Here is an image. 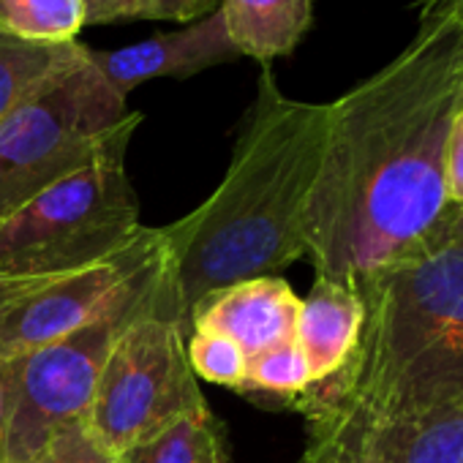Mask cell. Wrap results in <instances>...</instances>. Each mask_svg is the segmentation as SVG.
<instances>
[{
	"label": "cell",
	"mask_w": 463,
	"mask_h": 463,
	"mask_svg": "<svg viewBox=\"0 0 463 463\" xmlns=\"http://www.w3.org/2000/svg\"><path fill=\"white\" fill-rule=\"evenodd\" d=\"M463 99V20L420 17L411 44L327 104L306 213L317 276L360 289L447 213L444 145Z\"/></svg>",
	"instance_id": "6da1fadb"
},
{
	"label": "cell",
	"mask_w": 463,
	"mask_h": 463,
	"mask_svg": "<svg viewBox=\"0 0 463 463\" xmlns=\"http://www.w3.org/2000/svg\"><path fill=\"white\" fill-rule=\"evenodd\" d=\"M357 295L365 322L352 357L292 403L308 430L300 463H349L373 428L463 403V207H447Z\"/></svg>",
	"instance_id": "7a4b0ae2"
},
{
	"label": "cell",
	"mask_w": 463,
	"mask_h": 463,
	"mask_svg": "<svg viewBox=\"0 0 463 463\" xmlns=\"http://www.w3.org/2000/svg\"><path fill=\"white\" fill-rule=\"evenodd\" d=\"M327 137V104L289 99L270 66L243 115L218 188L161 226L183 317L235 281L279 276L306 257V213Z\"/></svg>",
	"instance_id": "3957f363"
},
{
	"label": "cell",
	"mask_w": 463,
	"mask_h": 463,
	"mask_svg": "<svg viewBox=\"0 0 463 463\" xmlns=\"http://www.w3.org/2000/svg\"><path fill=\"white\" fill-rule=\"evenodd\" d=\"M139 123L142 112H128L88 164L0 218V276L93 265L142 235L139 199L126 172Z\"/></svg>",
	"instance_id": "277c9868"
},
{
	"label": "cell",
	"mask_w": 463,
	"mask_h": 463,
	"mask_svg": "<svg viewBox=\"0 0 463 463\" xmlns=\"http://www.w3.org/2000/svg\"><path fill=\"white\" fill-rule=\"evenodd\" d=\"M128 112L80 42L0 120V218L88 164Z\"/></svg>",
	"instance_id": "5b68a950"
},
{
	"label": "cell",
	"mask_w": 463,
	"mask_h": 463,
	"mask_svg": "<svg viewBox=\"0 0 463 463\" xmlns=\"http://www.w3.org/2000/svg\"><path fill=\"white\" fill-rule=\"evenodd\" d=\"M172 260L145 276L93 322L9 360L4 463H23L69 428L85 425L101 371L123 330L164 292Z\"/></svg>",
	"instance_id": "8992f818"
},
{
	"label": "cell",
	"mask_w": 463,
	"mask_h": 463,
	"mask_svg": "<svg viewBox=\"0 0 463 463\" xmlns=\"http://www.w3.org/2000/svg\"><path fill=\"white\" fill-rule=\"evenodd\" d=\"M207 409L185 354L175 276L118 338L88 414V430L120 458L185 414Z\"/></svg>",
	"instance_id": "52a82bcc"
},
{
	"label": "cell",
	"mask_w": 463,
	"mask_h": 463,
	"mask_svg": "<svg viewBox=\"0 0 463 463\" xmlns=\"http://www.w3.org/2000/svg\"><path fill=\"white\" fill-rule=\"evenodd\" d=\"M169 260L164 232L145 226L123 251L71 270L0 276V357L28 354L112 308Z\"/></svg>",
	"instance_id": "ba28073f"
},
{
	"label": "cell",
	"mask_w": 463,
	"mask_h": 463,
	"mask_svg": "<svg viewBox=\"0 0 463 463\" xmlns=\"http://www.w3.org/2000/svg\"><path fill=\"white\" fill-rule=\"evenodd\" d=\"M243 58L232 44L221 12H213L183 31L156 33L147 42L120 50H90L99 74L126 99L134 88L150 80H188L221 63Z\"/></svg>",
	"instance_id": "9c48e42d"
},
{
	"label": "cell",
	"mask_w": 463,
	"mask_h": 463,
	"mask_svg": "<svg viewBox=\"0 0 463 463\" xmlns=\"http://www.w3.org/2000/svg\"><path fill=\"white\" fill-rule=\"evenodd\" d=\"M300 298L281 276L235 281L204 295L185 319V338L194 330H215L238 341L249 357L295 338Z\"/></svg>",
	"instance_id": "30bf717a"
},
{
	"label": "cell",
	"mask_w": 463,
	"mask_h": 463,
	"mask_svg": "<svg viewBox=\"0 0 463 463\" xmlns=\"http://www.w3.org/2000/svg\"><path fill=\"white\" fill-rule=\"evenodd\" d=\"M365 322V306L357 289L317 276L308 298L300 303L295 341L303 349L314 384L338 373L352 357Z\"/></svg>",
	"instance_id": "8fae6325"
},
{
	"label": "cell",
	"mask_w": 463,
	"mask_h": 463,
	"mask_svg": "<svg viewBox=\"0 0 463 463\" xmlns=\"http://www.w3.org/2000/svg\"><path fill=\"white\" fill-rule=\"evenodd\" d=\"M354 463H463V403L436 406L373 428Z\"/></svg>",
	"instance_id": "7c38bea8"
},
{
	"label": "cell",
	"mask_w": 463,
	"mask_h": 463,
	"mask_svg": "<svg viewBox=\"0 0 463 463\" xmlns=\"http://www.w3.org/2000/svg\"><path fill=\"white\" fill-rule=\"evenodd\" d=\"M218 12L238 52L262 66L292 55L314 23L311 0H221Z\"/></svg>",
	"instance_id": "4fadbf2b"
},
{
	"label": "cell",
	"mask_w": 463,
	"mask_h": 463,
	"mask_svg": "<svg viewBox=\"0 0 463 463\" xmlns=\"http://www.w3.org/2000/svg\"><path fill=\"white\" fill-rule=\"evenodd\" d=\"M123 463H229L223 425L207 409L180 417L120 455Z\"/></svg>",
	"instance_id": "5bb4252c"
},
{
	"label": "cell",
	"mask_w": 463,
	"mask_h": 463,
	"mask_svg": "<svg viewBox=\"0 0 463 463\" xmlns=\"http://www.w3.org/2000/svg\"><path fill=\"white\" fill-rule=\"evenodd\" d=\"M85 28L82 0H0V33L25 44H69Z\"/></svg>",
	"instance_id": "9a60e30c"
},
{
	"label": "cell",
	"mask_w": 463,
	"mask_h": 463,
	"mask_svg": "<svg viewBox=\"0 0 463 463\" xmlns=\"http://www.w3.org/2000/svg\"><path fill=\"white\" fill-rule=\"evenodd\" d=\"M80 42L69 44H25L0 33V120L17 107L44 77L74 55Z\"/></svg>",
	"instance_id": "2e32d148"
},
{
	"label": "cell",
	"mask_w": 463,
	"mask_h": 463,
	"mask_svg": "<svg viewBox=\"0 0 463 463\" xmlns=\"http://www.w3.org/2000/svg\"><path fill=\"white\" fill-rule=\"evenodd\" d=\"M314 384L308 360L298 341H284L279 346H270L251 357L249 363V382L241 395L257 398L265 395L281 401L284 406H292L308 387Z\"/></svg>",
	"instance_id": "e0dca14e"
},
{
	"label": "cell",
	"mask_w": 463,
	"mask_h": 463,
	"mask_svg": "<svg viewBox=\"0 0 463 463\" xmlns=\"http://www.w3.org/2000/svg\"><path fill=\"white\" fill-rule=\"evenodd\" d=\"M185 354L196 379L235 390L238 395L246 390L251 357L229 335L215 330H194L185 338Z\"/></svg>",
	"instance_id": "ac0fdd59"
},
{
	"label": "cell",
	"mask_w": 463,
	"mask_h": 463,
	"mask_svg": "<svg viewBox=\"0 0 463 463\" xmlns=\"http://www.w3.org/2000/svg\"><path fill=\"white\" fill-rule=\"evenodd\" d=\"M85 25H118L139 20L196 23L218 12L221 0H82Z\"/></svg>",
	"instance_id": "d6986e66"
},
{
	"label": "cell",
	"mask_w": 463,
	"mask_h": 463,
	"mask_svg": "<svg viewBox=\"0 0 463 463\" xmlns=\"http://www.w3.org/2000/svg\"><path fill=\"white\" fill-rule=\"evenodd\" d=\"M115 458L93 439L88 425H77L55 436L47 447L23 463H112Z\"/></svg>",
	"instance_id": "ffe728a7"
},
{
	"label": "cell",
	"mask_w": 463,
	"mask_h": 463,
	"mask_svg": "<svg viewBox=\"0 0 463 463\" xmlns=\"http://www.w3.org/2000/svg\"><path fill=\"white\" fill-rule=\"evenodd\" d=\"M444 194L449 207H463V99L452 115L444 145Z\"/></svg>",
	"instance_id": "44dd1931"
},
{
	"label": "cell",
	"mask_w": 463,
	"mask_h": 463,
	"mask_svg": "<svg viewBox=\"0 0 463 463\" xmlns=\"http://www.w3.org/2000/svg\"><path fill=\"white\" fill-rule=\"evenodd\" d=\"M6 422H9V360L0 357V463L6 449Z\"/></svg>",
	"instance_id": "7402d4cb"
},
{
	"label": "cell",
	"mask_w": 463,
	"mask_h": 463,
	"mask_svg": "<svg viewBox=\"0 0 463 463\" xmlns=\"http://www.w3.org/2000/svg\"><path fill=\"white\" fill-rule=\"evenodd\" d=\"M430 14H455L463 20V0H422L420 17H430Z\"/></svg>",
	"instance_id": "603a6c76"
},
{
	"label": "cell",
	"mask_w": 463,
	"mask_h": 463,
	"mask_svg": "<svg viewBox=\"0 0 463 463\" xmlns=\"http://www.w3.org/2000/svg\"><path fill=\"white\" fill-rule=\"evenodd\" d=\"M112 463H123V460H120V458H115V460H112Z\"/></svg>",
	"instance_id": "cb8c5ba5"
},
{
	"label": "cell",
	"mask_w": 463,
	"mask_h": 463,
	"mask_svg": "<svg viewBox=\"0 0 463 463\" xmlns=\"http://www.w3.org/2000/svg\"><path fill=\"white\" fill-rule=\"evenodd\" d=\"M349 463H354V460H349Z\"/></svg>",
	"instance_id": "d4e9b609"
}]
</instances>
